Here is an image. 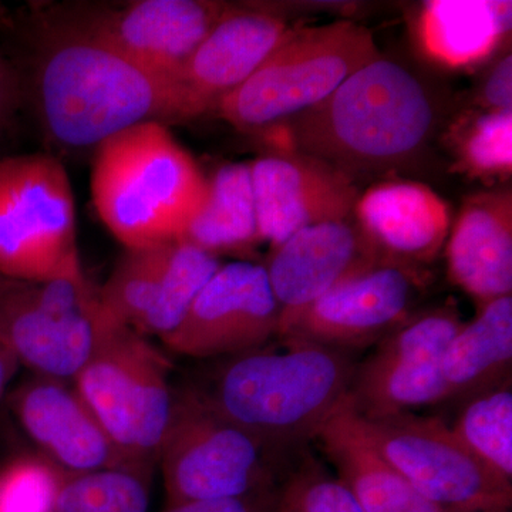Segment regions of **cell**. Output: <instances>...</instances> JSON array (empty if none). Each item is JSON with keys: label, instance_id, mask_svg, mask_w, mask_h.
Segmentation results:
<instances>
[{"label": "cell", "instance_id": "cell-1", "mask_svg": "<svg viewBox=\"0 0 512 512\" xmlns=\"http://www.w3.org/2000/svg\"><path fill=\"white\" fill-rule=\"evenodd\" d=\"M25 63V104L59 150H96L137 124L198 119L204 111L183 84L148 69L53 5L33 6Z\"/></svg>", "mask_w": 512, "mask_h": 512}, {"label": "cell", "instance_id": "cell-2", "mask_svg": "<svg viewBox=\"0 0 512 512\" xmlns=\"http://www.w3.org/2000/svg\"><path fill=\"white\" fill-rule=\"evenodd\" d=\"M443 100L421 74L380 55L357 69L322 103L262 136L357 174H384L416 161L443 123Z\"/></svg>", "mask_w": 512, "mask_h": 512}, {"label": "cell", "instance_id": "cell-3", "mask_svg": "<svg viewBox=\"0 0 512 512\" xmlns=\"http://www.w3.org/2000/svg\"><path fill=\"white\" fill-rule=\"evenodd\" d=\"M281 343L282 349L228 356L210 382L194 390L225 419L289 453L315 440L338 412L357 365L342 350L295 340Z\"/></svg>", "mask_w": 512, "mask_h": 512}, {"label": "cell", "instance_id": "cell-4", "mask_svg": "<svg viewBox=\"0 0 512 512\" xmlns=\"http://www.w3.org/2000/svg\"><path fill=\"white\" fill-rule=\"evenodd\" d=\"M90 188L104 227L126 249L184 237L207 195V177L167 124L127 128L94 150Z\"/></svg>", "mask_w": 512, "mask_h": 512}, {"label": "cell", "instance_id": "cell-5", "mask_svg": "<svg viewBox=\"0 0 512 512\" xmlns=\"http://www.w3.org/2000/svg\"><path fill=\"white\" fill-rule=\"evenodd\" d=\"M380 55L373 33L352 20L291 29L215 111L242 133L265 136L322 103L357 69Z\"/></svg>", "mask_w": 512, "mask_h": 512}, {"label": "cell", "instance_id": "cell-6", "mask_svg": "<svg viewBox=\"0 0 512 512\" xmlns=\"http://www.w3.org/2000/svg\"><path fill=\"white\" fill-rule=\"evenodd\" d=\"M286 453L212 410L195 390L175 394L158 450L168 507L275 493Z\"/></svg>", "mask_w": 512, "mask_h": 512}, {"label": "cell", "instance_id": "cell-7", "mask_svg": "<svg viewBox=\"0 0 512 512\" xmlns=\"http://www.w3.org/2000/svg\"><path fill=\"white\" fill-rule=\"evenodd\" d=\"M83 272L76 207L59 157L20 154L0 160V275L42 284Z\"/></svg>", "mask_w": 512, "mask_h": 512}, {"label": "cell", "instance_id": "cell-8", "mask_svg": "<svg viewBox=\"0 0 512 512\" xmlns=\"http://www.w3.org/2000/svg\"><path fill=\"white\" fill-rule=\"evenodd\" d=\"M168 376L170 365L160 350L137 330L117 323L73 382L113 443L151 468L173 413Z\"/></svg>", "mask_w": 512, "mask_h": 512}, {"label": "cell", "instance_id": "cell-9", "mask_svg": "<svg viewBox=\"0 0 512 512\" xmlns=\"http://www.w3.org/2000/svg\"><path fill=\"white\" fill-rule=\"evenodd\" d=\"M117 323L84 271L0 295V335L33 375L74 380Z\"/></svg>", "mask_w": 512, "mask_h": 512}, {"label": "cell", "instance_id": "cell-10", "mask_svg": "<svg viewBox=\"0 0 512 512\" xmlns=\"http://www.w3.org/2000/svg\"><path fill=\"white\" fill-rule=\"evenodd\" d=\"M357 419L376 453L434 504L453 512H511L512 481L485 466L446 421L414 413Z\"/></svg>", "mask_w": 512, "mask_h": 512}, {"label": "cell", "instance_id": "cell-11", "mask_svg": "<svg viewBox=\"0 0 512 512\" xmlns=\"http://www.w3.org/2000/svg\"><path fill=\"white\" fill-rule=\"evenodd\" d=\"M464 323L456 303L447 302L413 313L380 340L375 352L356 366L350 384L349 400L357 416L383 419L446 402L441 366Z\"/></svg>", "mask_w": 512, "mask_h": 512}, {"label": "cell", "instance_id": "cell-12", "mask_svg": "<svg viewBox=\"0 0 512 512\" xmlns=\"http://www.w3.org/2000/svg\"><path fill=\"white\" fill-rule=\"evenodd\" d=\"M64 18L154 72L178 80L228 3L218 0H130L53 5Z\"/></svg>", "mask_w": 512, "mask_h": 512}, {"label": "cell", "instance_id": "cell-13", "mask_svg": "<svg viewBox=\"0 0 512 512\" xmlns=\"http://www.w3.org/2000/svg\"><path fill=\"white\" fill-rule=\"evenodd\" d=\"M279 315L265 266L231 262L220 266L163 342L200 359L235 356L264 348L278 335Z\"/></svg>", "mask_w": 512, "mask_h": 512}, {"label": "cell", "instance_id": "cell-14", "mask_svg": "<svg viewBox=\"0 0 512 512\" xmlns=\"http://www.w3.org/2000/svg\"><path fill=\"white\" fill-rule=\"evenodd\" d=\"M426 279L420 266L380 262L313 303L279 340L342 352L377 345L413 315Z\"/></svg>", "mask_w": 512, "mask_h": 512}, {"label": "cell", "instance_id": "cell-15", "mask_svg": "<svg viewBox=\"0 0 512 512\" xmlns=\"http://www.w3.org/2000/svg\"><path fill=\"white\" fill-rule=\"evenodd\" d=\"M389 261L363 234L355 215L322 222L293 234L272 251L265 266L278 302L279 328L284 336L303 313L326 293Z\"/></svg>", "mask_w": 512, "mask_h": 512}, {"label": "cell", "instance_id": "cell-16", "mask_svg": "<svg viewBox=\"0 0 512 512\" xmlns=\"http://www.w3.org/2000/svg\"><path fill=\"white\" fill-rule=\"evenodd\" d=\"M251 178L259 235L272 251L303 228L352 217L360 195L349 175L292 150L259 157Z\"/></svg>", "mask_w": 512, "mask_h": 512}, {"label": "cell", "instance_id": "cell-17", "mask_svg": "<svg viewBox=\"0 0 512 512\" xmlns=\"http://www.w3.org/2000/svg\"><path fill=\"white\" fill-rule=\"evenodd\" d=\"M12 409L40 454L66 473L104 468L150 471L120 450L76 387L33 375L16 387Z\"/></svg>", "mask_w": 512, "mask_h": 512}, {"label": "cell", "instance_id": "cell-18", "mask_svg": "<svg viewBox=\"0 0 512 512\" xmlns=\"http://www.w3.org/2000/svg\"><path fill=\"white\" fill-rule=\"evenodd\" d=\"M291 32L284 16L266 6L229 5L195 50L180 83L205 114L247 82Z\"/></svg>", "mask_w": 512, "mask_h": 512}, {"label": "cell", "instance_id": "cell-19", "mask_svg": "<svg viewBox=\"0 0 512 512\" xmlns=\"http://www.w3.org/2000/svg\"><path fill=\"white\" fill-rule=\"evenodd\" d=\"M353 215L384 259L420 268L439 255L450 234L447 202L414 181L373 185L359 195Z\"/></svg>", "mask_w": 512, "mask_h": 512}, {"label": "cell", "instance_id": "cell-20", "mask_svg": "<svg viewBox=\"0 0 512 512\" xmlns=\"http://www.w3.org/2000/svg\"><path fill=\"white\" fill-rule=\"evenodd\" d=\"M448 278L481 306L512 292V192H477L448 234Z\"/></svg>", "mask_w": 512, "mask_h": 512}, {"label": "cell", "instance_id": "cell-21", "mask_svg": "<svg viewBox=\"0 0 512 512\" xmlns=\"http://www.w3.org/2000/svg\"><path fill=\"white\" fill-rule=\"evenodd\" d=\"M315 440L363 512H453L420 494L376 453L360 427L349 394Z\"/></svg>", "mask_w": 512, "mask_h": 512}, {"label": "cell", "instance_id": "cell-22", "mask_svg": "<svg viewBox=\"0 0 512 512\" xmlns=\"http://www.w3.org/2000/svg\"><path fill=\"white\" fill-rule=\"evenodd\" d=\"M511 2L433 0L414 19L423 55L446 69H467L493 56L511 33Z\"/></svg>", "mask_w": 512, "mask_h": 512}, {"label": "cell", "instance_id": "cell-23", "mask_svg": "<svg viewBox=\"0 0 512 512\" xmlns=\"http://www.w3.org/2000/svg\"><path fill=\"white\" fill-rule=\"evenodd\" d=\"M512 298L481 306L477 318L464 323L443 359L446 402L461 403L511 377Z\"/></svg>", "mask_w": 512, "mask_h": 512}, {"label": "cell", "instance_id": "cell-24", "mask_svg": "<svg viewBox=\"0 0 512 512\" xmlns=\"http://www.w3.org/2000/svg\"><path fill=\"white\" fill-rule=\"evenodd\" d=\"M181 239L218 258L261 244L251 164L221 165L207 177L204 204Z\"/></svg>", "mask_w": 512, "mask_h": 512}, {"label": "cell", "instance_id": "cell-25", "mask_svg": "<svg viewBox=\"0 0 512 512\" xmlns=\"http://www.w3.org/2000/svg\"><path fill=\"white\" fill-rule=\"evenodd\" d=\"M221 265L218 256L184 239L165 244L156 298L141 326V335L163 339L174 332Z\"/></svg>", "mask_w": 512, "mask_h": 512}, {"label": "cell", "instance_id": "cell-26", "mask_svg": "<svg viewBox=\"0 0 512 512\" xmlns=\"http://www.w3.org/2000/svg\"><path fill=\"white\" fill-rule=\"evenodd\" d=\"M450 427L485 466L512 481L511 377L463 400Z\"/></svg>", "mask_w": 512, "mask_h": 512}, {"label": "cell", "instance_id": "cell-27", "mask_svg": "<svg viewBox=\"0 0 512 512\" xmlns=\"http://www.w3.org/2000/svg\"><path fill=\"white\" fill-rule=\"evenodd\" d=\"M460 171L483 181L510 178L512 111H474L448 133Z\"/></svg>", "mask_w": 512, "mask_h": 512}, {"label": "cell", "instance_id": "cell-28", "mask_svg": "<svg viewBox=\"0 0 512 512\" xmlns=\"http://www.w3.org/2000/svg\"><path fill=\"white\" fill-rule=\"evenodd\" d=\"M150 474L136 468L66 473L56 512H147Z\"/></svg>", "mask_w": 512, "mask_h": 512}, {"label": "cell", "instance_id": "cell-29", "mask_svg": "<svg viewBox=\"0 0 512 512\" xmlns=\"http://www.w3.org/2000/svg\"><path fill=\"white\" fill-rule=\"evenodd\" d=\"M164 245L126 249L100 288L107 311L138 333L156 298Z\"/></svg>", "mask_w": 512, "mask_h": 512}, {"label": "cell", "instance_id": "cell-30", "mask_svg": "<svg viewBox=\"0 0 512 512\" xmlns=\"http://www.w3.org/2000/svg\"><path fill=\"white\" fill-rule=\"evenodd\" d=\"M62 468L42 454H20L0 466V512H56Z\"/></svg>", "mask_w": 512, "mask_h": 512}, {"label": "cell", "instance_id": "cell-31", "mask_svg": "<svg viewBox=\"0 0 512 512\" xmlns=\"http://www.w3.org/2000/svg\"><path fill=\"white\" fill-rule=\"evenodd\" d=\"M276 512H363L339 477L308 464L289 471L276 495Z\"/></svg>", "mask_w": 512, "mask_h": 512}, {"label": "cell", "instance_id": "cell-32", "mask_svg": "<svg viewBox=\"0 0 512 512\" xmlns=\"http://www.w3.org/2000/svg\"><path fill=\"white\" fill-rule=\"evenodd\" d=\"M478 111H512V56L504 55L484 77L476 97Z\"/></svg>", "mask_w": 512, "mask_h": 512}, {"label": "cell", "instance_id": "cell-33", "mask_svg": "<svg viewBox=\"0 0 512 512\" xmlns=\"http://www.w3.org/2000/svg\"><path fill=\"white\" fill-rule=\"evenodd\" d=\"M23 106L25 94L18 64L0 52V138L12 126Z\"/></svg>", "mask_w": 512, "mask_h": 512}, {"label": "cell", "instance_id": "cell-34", "mask_svg": "<svg viewBox=\"0 0 512 512\" xmlns=\"http://www.w3.org/2000/svg\"><path fill=\"white\" fill-rule=\"evenodd\" d=\"M275 493L234 498V500L200 501L168 507L164 512H276Z\"/></svg>", "mask_w": 512, "mask_h": 512}, {"label": "cell", "instance_id": "cell-35", "mask_svg": "<svg viewBox=\"0 0 512 512\" xmlns=\"http://www.w3.org/2000/svg\"><path fill=\"white\" fill-rule=\"evenodd\" d=\"M19 366L20 363L16 359L15 353L12 352L6 340L0 335V397L5 393L9 383L12 382Z\"/></svg>", "mask_w": 512, "mask_h": 512}, {"label": "cell", "instance_id": "cell-36", "mask_svg": "<svg viewBox=\"0 0 512 512\" xmlns=\"http://www.w3.org/2000/svg\"><path fill=\"white\" fill-rule=\"evenodd\" d=\"M16 26V18L5 5L0 3V30H13Z\"/></svg>", "mask_w": 512, "mask_h": 512}, {"label": "cell", "instance_id": "cell-37", "mask_svg": "<svg viewBox=\"0 0 512 512\" xmlns=\"http://www.w3.org/2000/svg\"><path fill=\"white\" fill-rule=\"evenodd\" d=\"M18 284L16 281H10V279L5 278V276L0 275V295H3V293L8 292L12 286H15Z\"/></svg>", "mask_w": 512, "mask_h": 512}]
</instances>
